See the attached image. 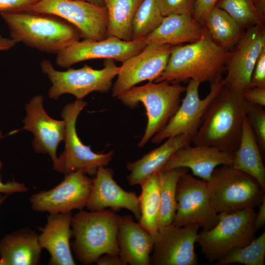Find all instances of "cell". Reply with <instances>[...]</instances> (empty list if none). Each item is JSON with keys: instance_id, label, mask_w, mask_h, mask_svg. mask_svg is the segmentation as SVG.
I'll return each instance as SVG.
<instances>
[{"instance_id": "cell-1", "label": "cell", "mask_w": 265, "mask_h": 265, "mask_svg": "<svg viewBox=\"0 0 265 265\" xmlns=\"http://www.w3.org/2000/svg\"><path fill=\"white\" fill-rule=\"evenodd\" d=\"M249 105L242 93L223 86L208 107L191 143L235 152Z\"/></svg>"}, {"instance_id": "cell-2", "label": "cell", "mask_w": 265, "mask_h": 265, "mask_svg": "<svg viewBox=\"0 0 265 265\" xmlns=\"http://www.w3.org/2000/svg\"><path fill=\"white\" fill-rule=\"evenodd\" d=\"M0 15L16 43L42 52L57 54L82 38L75 26L53 15L31 11Z\"/></svg>"}, {"instance_id": "cell-3", "label": "cell", "mask_w": 265, "mask_h": 265, "mask_svg": "<svg viewBox=\"0 0 265 265\" xmlns=\"http://www.w3.org/2000/svg\"><path fill=\"white\" fill-rule=\"evenodd\" d=\"M230 53L207 33L197 41L174 46L165 69L155 81L180 84L192 80L212 83L222 75Z\"/></svg>"}, {"instance_id": "cell-4", "label": "cell", "mask_w": 265, "mask_h": 265, "mask_svg": "<svg viewBox=\"0 0 265 265\" xmlns=\"http://www.w3.org/2000/svg\"><path fill=\"white\" fill-rule=\"evenodd\" d=\"M120 215L109 210L85 211L73 215L71 244L76 259L84 265L96 263L102 255H119L117 233Z\"/></svg>"}, {"instance_id": "cell-5", "label": "cell", "mask_w": 265, "mask_h": 265, "mask_svg": "<svg viewBox=\"0 0 265 265\" xmlns=\"http://www.w3.org/2000/svg\"><path fill=\"white\" fill-rule=\"evenodd\" d=\"M186 87L163 81L134 86L116 98L124 106L133 108L139 103L145 107L147 118L144 133L138 143L142 147L168 123L176 112Z\"/></svg>"}, {"instance_id": "cell-6", "label": "cell", "mask_w": 265, "mask_h": 265, "mask_svg": "<svg viewBox=\"0 0 265 265\" xmlns=\"http://www.w3.org/2000/svg\"><path fill=\"white\" fill-rule=\"evenodd\" d=\"M207 183L210 202L218 213L259 206L265 190L251 176L230 165L216 167Z\"/></svg>"}, {"instance_id": "cell-7", "label": "cell", "mask_w": 265, "mask_h": 265, "mask_svg": "<svg viewBox=\"0 0 265 265\" xmlns=\"http://www.w3.org/2000/svg\"><path fill=\"white\" fill-rule=\"evenodd\" d=\"M256 212L248 208L232 213H219L216 224L198 233L196 243L210 263L217 262L234 248L245 246L256 238Z\"/></svg>"}, {"instance_id": "cell-8", "label": "cell", "mask_w": 265, "mask_h": 265, "mask_svg": "<svg viewBox=\"0 0 265 265\" xmlns=\"http://www.w3.org/2000/svg\"><path fill=\"white\" fill-rule=\"evenodd\" d=\"M40 67L52 84L49 97L55 100L65 94L73 95L77 99H83L93 92L107 93L112 88L113 80L120 71V66L112 59H106L104 67L99 70L85 64L79 69L60 71L47 59L42 60Z\"/></svg>"}, {"instance_id": "cell-9", "label": "cell", "mask_w": 265, "mask_h": 265, "mask_svg": "<svg viewBox=\"0 0 265 265\" xmlns=\"http://www.w3.org/2000/svg\"><path fill=\"white\" fill-rule=\"evenodd\" d=\"M86 105L83 99H77L65 105L61 113L65 124V146L63 152L58 157L57 172L64 175L80 170L90 177H94L100 167L106 166L113 158V150L106 153H96L90 146L84 145L78 135L77 120Z\"/></svg>"}, {"instance_id": "cell-10", "label": "cell", "mask_w": 265, "mask_h": 265, "mask_svg": "<svg viewBox=\"0 0 265 265\" xmlns=\"http://www.w3.org/2000/svg\"><path fill=\"white\" fill-rule=\"evenodd\" d=\"M176 201L172 224L181 227L196 224L207 230L217 223L219 213L210 202L207 182L188 173V170L179 179Z\"/></svg>"}, {"instance_id": "cell-11", "label": "cell", "mask_w": 265, "mask_h": 265, "mask_svg": "<svg viewBox=\"0 0 265 265\" xmlns=\"http://www.w3.org/2000/svg\"><path fill=\"white\" fill-rule=\"evenodd\" d=\"M28 11L61 18L75 26L84 39L99 41L106 38L105 6L82 0H40Z\"/></svg>"}, {"instance_id": "cell-12", "label": "cell", "mask_w": 265, "mask_h": 265, "mask_svg": "<svg viewBox=\"0 0 265 265\" xmlns=\"http://www.w3.org/2000/svg\"><path fill=\"white\" fill-rule=\"evenodd\" d=\"M200 82L190 80L186 87V95L175 114L166 125L151 139L153 143L182 134L195 135L208 107L224 86L219 76L211 83L210 91L204 99L199 94Z\"/></svg>"}, {"instance_id": "cell-13", "label": "cell", "mask_w": 265, "mask_h": 265, "mask_svg": "<svg viewBox=\"0 0 265 265\" xmlns=\"http://www.w3.org/2000/svg\"><path fill=\"white\" fill-rule=\"evenodd\" d=\"M93 179L79 170L65 175L62 181L53 188L31 196L32 210L49 213H67L86 207L89 198Z\"/></svg>"}, {"instance_id": "cell-14", "label": "cell", "mask_w": 265, "mask_h": 265, "mask_svg": "<svg viewBox=\"0 0 265 265\" xmlns=\"http://www.w3.org/2000/svg\"><path fill=\"white\" fill-rule=\"evenodd\" d=\"M235 45L225 64L224 86L242 93L250 87L256 61L265 49L264 26L256 25L247 28Z\"/></svg>"}, {"instance_id": "cell-15", "label": "cell", "mask_w": 265, "mask_h": 265, "mask_svg": "<svg viewBox=\"0 0 265 265\" xmlns=\"http://www.w3.org/2000/svg\"><path fill=\"white\" fill-rule=\"evenodd\" d=\"M173 46L147 45L140 52L122 62L111 88L112 96L117 97L142 81L155 80L165 69Z\"/></svg>"}, {"instance_id": "cell-16", "label": "cell", "mask_w": 265, "mask_h": 265, "mask_svg": "<svg viewBox=\"0 0 265 265\" xmlns=\"http://www.w3.org/2000/svg\"><path fill=\"white\" fill-rule=\"evenodd\" d=\"M198 225L172 224L159 230L150 257V265H197L195 243Z\"/></svg>"}, {"instance_id": "cell-17", "label": "cell", "mask_w": 265, "mask_h": 265, "mask_svg": "<svg viewBox=\"0 0 265 265\" xmlns=\"http://www.w3.org/2000/svg\"><path fill=\"white\" fill-rule=\"evenodd\" d=\"M146 46L141 40L126 41L114 37H107L99 41L84 39L57 54L55 63L60 67L69 68L92 59L104 58L123 62L140 52Z\"/></svg>"}, {"instance_id": "cell-18", "label": "cell", "mask_w": 265, "mask_h": 265, "mask_svg": "<svg viewBox=\"0 0 265 265\" xmlns=\"http://www.w3.org/2000/svg\"><path fill=\"white\" fill-rule=\"evenodd\" d=\"M43 101V96L37 95L26 104V114L21 130L32 133V146L34 151L49 155L53 161V169L57 172L59 160L56 152L59 143L64 139L65 124L63 120L54 119L47 113Z\"/></svg>"}, {"instance_id": "cell-19", "label": "cell", "mask_w": 265, "mask_h": 265, "mask_svg": "<svg viewBox=\"0 0 265 265\" xmlns=\"http://www.w3.org/2000/svg\"><path fill=\"white\" fill-rule=\"evenodd\" d=\"M234 153L213 147L187 144L176 150L160 170L184 168L191 170L195 177L208 182L219 165H232Z\"/></svg>"}, {"instance_id": "cell-20", "label": "cell", "mask_w": 265, "mask_h": 265, "mask_svg": "<svg viewBox=\"0 0 265 265\" xmlns=\"http://www.w3.org/2000/svg\"><path fill=\"white\" fill-rule=\"evenodd\" d=\"M85 207L90 211L108 208L115 211L126 209L138 220L140 217L138 196L134 192L127 191L120 187L113 178V170L106 166L100 167L94 176Z\"/></svg>"}, {"instance_id": "cell-21", "label": "cell", "mask_w": 265, "mask_h": 265, "mask_svg": "<svg viewBox=\"0 0 265 265\" xmlns=\"http://www.w3.org/2000/svg\"><path fill=\"white\" fill-rule=\"evenodd\" d=\"M72 212L49 213L47 223L39 235L43 249L50 255V265H75L70 240L73 236Z\"/></svg>"}, {"instance_id": "cell-22", "label": "cell", "mask_w": 265, "mask_h": 265, "mask_svg": "<svg viewBox=\"0 0 265 265\" xmlns=\"http://www.w3.org/2000/svg\"><path fill=\"white\" fill-rule=\"evenodd\" d=\"M117 238L119 255L126 265H150L156 238L132 217L120 216Z\"/></svg>"}, {"instance_id": "cell-23", "label": "cell", "mask_w": 265, "mask_h": 265, "mask_svg": "<svg viewBox=\"0 0 265 265\" xmlns=\"http://www.w3.org/2000/svg\"><path fill=\"white\" fill-rule=\"evenodd\" d=\"M204 25L191 15H171L164 17L157 28L140 40L146 45L176 46L190 43L206 35L207 31Z\"/></svg>"}, {"instance_id": "cell-24", "label": "cell", "mask_w": 265, "mask_h": 265, "mask_svg": "<svg viewBox=\"0 0 265 265\" xmlns=\"http://www.w3.org/2000/svg\"><path fill=\"white\" fill-rule=\"evenodd\" d=\"M39 235L28 227L12 232L0 239V265H37L43 248Z\"/></svg>"}, {"instance_id": "cell-25", "label": "cell", "mask_w": 265, "mask_h": 265, "mask_svg": "<svg viewBox=\"0 0 265 265\" xmlns=\"http://www.w3.org/2000/svg\"><path fill=\"white\" fill-rule=\"evenodd\" d=\"M194 135L182 134L166 139L164 143L144 155L141 159L130 162L127 167L130 186L140 185L147 178L160 170L171 155L178 149L191 143Z\"/></svg>"}, {"instance_id": "cell-26", "label": "cell", "mask_w": 265, "mask_h": 265, "mask_svg": "<svg viewBox=\"0 0 265 265\" xmlns=\"http://www.w3.org/2000/svg\"><path fill=\"white\" fill-rule=\"evenodd\" d=\"M232 166L251 176L265 190V167L262 153L246 116L238 148L234 152Z\"/></svg>"}, {"instance_id": "cell-27", "label": "cell", "mask_w": 265, "mask_h": 265, "mask_svg": "<svg viewBox=\"0 0 265 265\" xmlns=\"http://www.w3.org/2000/svg\"><path fill=\"white\" fill-rule=\"evenodd\" d=\"M143 0H104L107 11L106 37L132 41L135 14Z\"/></svg>"}, {"instance_id": "cell-28", "label": "cell", "mask_w": 265, "mask_h": 265, "mask_svg": "<svg viewBox=\"0 0 265 265\" xmlns=\"http://www.w3.org/2000/svg\"><path fill=\"white\" fill-rule=\"evenodd\" d=\"M159 171L147 178L141 185V193L138 196L140 225L156 238L159 232L160 195Z\"/></svg>"}, {"instance_id": "cell-29", "label": "cell", "mask_w": 265, "mask_h": 265, "mask_svg": "<svg viewBox=\"0 0 265 265\" xmlns=\"http://www.w3.org/2000/svg\"><path fill=\"white\" fill-rule=\"evenodd\" d=\"M207 33L217 44L229 50L243 35V28L225 11L216 6L203 24Z\"/></svg>"}, {"instance_id": "cell-30", "label": "cell", "mask_w": 265, "mask_h": 265, "mask_svg": "<svg viewBox=\"0 0 265 265\" xmlns=\"http://www.w3.org/2000/svg\"><path fill=\"white\" fill-rule=\"evenodd\" d=\"M188 169L159 170L160 212L159 230L173 222L176 212V188L181 175Z\"/></svg>"}, {"instance_id": "cell-31", "label": "cell", "mask_w": 265, "mask_h": 265, "mask_svg": "<svg viewBox=\"0 0 265 265\" xmlns=\"http://www.w3.org/2000/svg\"><path fill=\"white\" fill-rule=\"evenodd\" d=\"M163 18L156 0H143L133 19L132 40H140L147 36L159 26Z\"/></svg>"}, {"instance_id": "cell-32", "label": "cell", "mask_w": 265, "mask_h": 265, "mask_svg": "<svg viewBox=\"0 0 265 265\" xmlns=\"http://www.w3.org/2000/svg\"><path fill=\"white\" fill-rule=\"evenodd\" d=\"M265 259V232L255 238L249 244L234 248L219 261L216 265L240 264L264 265Z\"/></svg>"}, {"instance_id": "cell-33", "label": "cell", "mask_w": 265, "mask_h": 265, "mask_svg": "<svg viewBox=\"0 0 265 265\" xmlns=\"http://www.w3.org/2000/svg\"><path fill=\"white\" fill-rule=\"evenodd\" d=\"M215 6L225 11L243 28L264 26L265 19L257 10L253 0H218Z\"/></svg>"}, {"instance_id": "cell-34", "label": "cell", "mask_w": 265, "mask_h": 265, "mask_svg": "<svg viewBox=\"0 0 265 265\" xmlns=\"http://www.w3.org/2000/svg\"><path fill=\"white\" fill-rule=\"evenodd\" d=\"M246 117L262 154L265 152V111L263 106L249 104Z\"/></svg>"}, {"instance_id": "cell-35", "label": "cell", "mask_w": 265, "mask_h": 265, "mask_svg": "<svg viewBox=\"0 0 265 265\" xmlns=\"http://www.w3.org/2000/svg\"><path fill=\"white\" fill-rule=\"evenodd\" d=\"M156 1L164 17L171 15L193 16L194 0H156Z\"/></svg>"}, {"instance_id": "cell-36", "label": "cell", "mask_w": 265, "mask_h": 265, "mask_svg": "<svg viewBox=\"0 0 265 265\" xmlns=\"http://www.w3.org/2000/svg\"><path fill=\"white\" fill-rule=\"evenodd\" d=\"M40 0H0V14L28 11Z\"/></svg>"}, {"instance_id": "cell-37", "label": "cell", "mask_w": 265, "mask_h": 265, "mask_svg": "<svg viewBox=\"0 0 265 265\" xmlns=\"http://www.w3.org/2000/svg\"><path fill=\"white\" fill-rule=\"evenodd\" d=\"M265 87V49L259 55L251 77L250 87Z\"/></svg>"}, {"instance_id": "cell-38", "label": "cell", "mask_w": 265, "mask_h": 265, "mask_svg": "<svg viewBox=\"0 0 265 265\" xmlns=\"http://www.w3.org/2000/svg\"><path fill=\"white\" fill-rule=\"evenodd\" d=\"M218 0H194L193 13L194 19L203 24L209 12L215 6Z\"/></svg>"}, {"instance_id": "cell-39", "label": "cell", "mask_w": 265, "mask_h": 265, "mask_svg": "<svg viewBox=\"0 0 265 265\" xmlns=\"http://www.w3.org/2000/svg\"><path fill=\"white\" fill-rule=\"evenodd\" d=\"M242 95L249 104L265 106V87H249L242 92Z\"/></svg>"}, {"instance_id": "cell-40", "label": "cell", "mask_w": 265, "mask_h": 265, "mask_svg": "<svg viewBox=\"0 0 265 265\" xmlns=\"http://www.w3.org/2000/svg\"><path fill=\"white\" fill-rule=\"evenodd\" d=\"M2 163L0 160V169L1 168ZM28 191L26 185L22 183L16 181H8L3 183L0 176V194H11L16 193H24Z\"/></svg>"}, {"instance_id": "cell-41", "label": "cell", "mask_w": 265, "mask_h": 265, "mask_svg": "<svg viewBox=\"0 0 265 265\" xmlns=\"http://www.w3.org/2000/svg\"><path fill=\"white\" fill-rule=\"evenodd\" d=\"M97 265H126L119 255L105 254L96 261Z\"/></svg>"}, {"instance_id": "cell-42", "label": "cell", "mask_w": 265, "mask_h": 265, "mask_svg": "<svg viewBox=\"0 0 265 265\" xmlns=\"http://www.w3.org/2000/svg\"><path fill=\"white\" fill-rule=\"evenodd\" d=\"M259 207V209L256 214L254 221V226L256 231L262 229L265 224V198Z\"/></svg>"}, {"instance_id": "cell-43", "label": "cell", "mask_w": 265, "mask_h": 265, "mask_svg": "<svg viewBox=\"0 0 265 265\" xmlns=\"http://www.w3.org/2000/svg\"><path fill=\"white\" fill-rule=\"evenodd\" d=\"M16 44L10 38L5 37L0 34V51L10 50L13 48Z\"/></svg>"}, {"instance_id": "cell-44", "label": "cell", "mask_w": 265, "mask_h": 265, "mask_svg": "<svg viewBox=\"0 0 265 265\" xmlns=\"http://www.w3.org/2000/svg\"><path fill=\"white\" fill-rule=\"evenodd\" d=\"M254 4L263 18H265V0H253Z\"/></svg>"}, {"instance_id": "cell-45", "label": "cell", "mask_w": 265, "mask_h": 265, "mask_svg": "<svg viewBox=\"0 0 265 265\" xmlns=\"http://www.w3.org/2000/svg\"><path fill=\"white\" fill-rule=\"evenodd\" d=\"M96 5L105 6L104 0H82Z\"/></svg>"}, {"instance_id": "cell-46", "label": "cell", "mask_w": 265, "mask_h": 265, "mask_svg": "<svg viewBox=\"0 0 265 265\" xmlns=\"http://www.w3.org/2000/svg\"><path fill=\"white\" fill-rule=\"evenodd\" d=\"M6 197V194L3 195L2 193L0 194V207L3 202L5 200Z\"/></svg>"}, {"instance_id": "cell-47", "label": "cell", "mask_w": 265, "mask_h": 265, "mask_svg": "<svg viewBox=\"0 0 265 265\" xmlns=\"http://www.w3.org/2000/svg\"><path fill=\"white\" fill-rule=\"evenodd\" d=\"M2 137V134L1 132L0 131V139Z\"/></svg>"}]
</instances>
